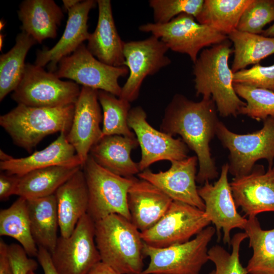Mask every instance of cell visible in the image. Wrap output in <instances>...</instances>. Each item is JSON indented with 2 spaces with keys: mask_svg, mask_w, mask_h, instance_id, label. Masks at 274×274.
<instances>
[{
  "mask_svg": "<svg viewBox=\"0 0 274 274\" xmlns=\"http://www.w3.org/2000/svg\"><path fill=\"white\" fill-rule=\"evenodd\" d=\"M217 112L211 98L195 102L177 94L166 107L160 125V131L172 136L179 134L189 149L195 153L199 165L196 181L199 184L218 176L209 146L220 121Z\"/></svg>",
  "mask_w": 274,
  "mask_h": 274,
  "instance_id": "cell-1",
  "label": "cell"
},
{
  "mask_svg": "<svg viewBox=\"0 0 274 274\" xmlns=\"http://www.w3.org/2000/svg\"><path fill=\"white\" fill-rule=\"evenodd\" d=\"M228 39L202 50L193 66L196 96L211 98L221 117H236L246 105L235 93L228 60L233 52Z\"/></svg>",
  "mask_w": 274,
  "mask_h": 274,
  "instance_id": "cell-2",
  "label": "cell"
},
{
  "mask_svg": "<svg viewBox=\"0 0 274 274\" xmlns=\"http://www.w3.org/2000/svg\"><path fill=\"white\" fill-rule=\"evenodd\" d=\"M94 225L101 261L120 274H141L144 269V242L131 222L112 214L94 222Z\"/></svg>",
  "mask_w": 274,
  "mask_h": 274,
  "instance_id": "cell-3",
  "label": "cell"
},
{
  "mask_svg": "<svg viewBox=\"0 0 274 274\" xmlns=\"http://www.w3.org/2000/svg\"><path fill=\"white\" fill-rule=\"evenodd\" d=\"M75 105L56 108L18 105L1 116L0 125L15 145L31 153L46 136L56 132L68 133Z\"/></svg>",
  "mask_w": 274,
  "mask_h": 274,
  "instance_id": "cell-4",
  "label": "cell"
},
{
  "mask_svg": "<svg viewBox=\"0 0 274 274\" xmlns=\"http://www.w3.org/2000/svg\"><path fill=\"white\" fill-rule=\"evenodd\" d=\"M89 193L87 214L96 222L112 214L130 221L128 190L135 179L116 175L99 165L89 154L82 166Z\"/></svg>",
  "mask_w": 274,
  "mask_h": 274,
  "instance_id": "cell-5",
  "label": "cell"
},
{
  "mask_svg": "<svg viewBox=\"0 0 274 274\" xmlns=\"http://www.w3.org/2000/svg\"><path fill=\"white\" fill-rule=\"evenodd\" d=\"M260 130L247 134H237L230 131L219 121L216 135L229 152V173L234 177L249 174L258 160L264 159L268 166L274 160V116L263 121Z\"/></svg>",
  "mask_w": 274,
  "mask_h": 274,
  "instance_id": "cell-6",
  "label": "cell"
},
{
  "mask_svg": "<svg viewBox=\"0 0 274 274\" xmlns=\"http://www.w3.org/2000/svg\"><path fill=\"white\" fill-rule=\"evenodd\" d=\"M216 232L208 226L194 238L165 248L144 243L143 253L150 262L141 274H199L209 260L208 247Z\"/></svg>",
  "mask_w": 274,
  "mask_h": 274,
  "instance_id": "cell-7",
  "label": "cell"
},
{
  "mask_svg": "<svg viewBox=\"0 0 274 274\" xmlns=\"http://www.w3.org/2000/svg\"><path fill=\"white\" fill-rule=\"evenodd\" d=\"M81 89L73 81H64L43 67L26 63L24 71L12 98L18 103L33 107L56 108L75 105Z\"/></svg>",
  "mask_w": 274,
  "mask_h": 274,
  "instance_id": "cell-8",
  "label": "cell"
},
{
  "mask_svg": "<svg viewBox=\"0 0 274 274\" xmlns=\"http://www.w3.org/2000/svg\"><path fill=\"white\" fill-rule=\"evenodd\" d=\"M191 15L183 13L168 23H147L140 25L139 29L150 32L165 43L169 49L188 55L194 63L202 49L228 39L227 35L200 24Z\"/></svg>",
  "mask_w": 274,
  "mask_h": 274,
  "instance_id": "cell-9",
  "label": "cell"
},
{
  "mask_svg": "<svg viewBox=\"0 0 274 274\" xmlns=\"http://www.w3.org/2000/svg\"><path fill=\"white\" fill-rule=\"evenodd\" d=\"M59 78H67L77 84L120 96L122 87L118 79L129 74L127 66H113L96 59L81 44L71 54L59 62L54 72Z\"/></svg>",
  "mask_w": 274,
  "mask_h": 274,
  "instance_id": "cell-10",
  "label": "cell"
},
{
  "mask_svg": "<svg viewBox=\"0 0 274 274\" xmlns=\"http://www.w3.org/2000/svg\"><path fill=\"white\" fill-rule=\"evenodd\" d=\"M50 255L59 274H87L101 261L95 241L94 221L87 213L79 220L70 236L58 237Z\"/></svg>",
  "mask_w": 274,
  "mask_h": 274,
  "instance_id": "cell-11",
  "label": "cell"
},
{
  "mask_svg": "<svg viewBox=\"0 0 274 274\" xmlns=\"http://www.w3.org/2000/svg\"><path fill=\"white\" fill-rule=\"evenodd\" d=\"M210 223L203 211L173 201L163 217L151 228L142 232L141 236L150 246L165 248L189 241Z\"/></svg>",
  "mask_w": 274,
  "mask_h": 274,
  "instance_id": "cell-12",
  "label": "cell"
},
{
  "mask_svg": "<svg viewBox=\"0 0 274 274\" xmlns=\"http://www.w3.org/2000/svg\"><path fill=\"white\" fill-rule=\"evenodd\" d=\"M168 49L153 35L143 40L125 42L124 66L128 68L129 76L119 97L130 102L135 100L144 79L170 64V58L166 55Z\"/></svg>",
  "mask_w": 274,
  "mask_h": 274,
  "instance_id": "cell-13",
  "label": "cell"
},
{
  "mask_svg": "<svg viewBox=\"0 0 274 274\" xmlns=\"http://www.w3.org/2000/svg\"><path fill=\"white\" fill-rule=\"evenodd\" d=\"M128 124L133 130L141 149L138 162L140 172L153 163L162 160L170 162L188 157L189 148L180 139L158 131L147 121V115L140 106L131 108Z\"/></svg>",
  "mask_w": 274,
  "mask_h": 274,
  "instance_id": "cell-14",
  "label": "cell"
},
{
  "mask_svg": "<svg viewBox=\"0 0 274 274\" xmlns=\"http://www.w3.org/2000/svg\"><path fill=\"white\" fill-rule=\"evenodd\" d=\"M229 165L223 164L219 179L214 183L209 181L198 188V193L204 202V214L215 226L220 239L223 231L224 244L230 245V232L234 228L244 229L247 219L237 212L228 180Z\"/></svg>",
  "mask_w": 274,
  "mask_h": 274,
  "instance_id": "cell-15",
  "label": "cell"
},
{
  "mask_svg": "<svg viewBox=\"0 0 274 274\" xmlns=\"http://www.w3.org/2000/svg\"><path fill=\"white\" fill-rule=\"evenodd\" d=\"M98 90L83 86L75 104L71 129L66 135L82 166L92 147L102 137L100 123L103 120L98 99Z\"/></svg>",
  "mask_w": 274,
  "mask_h": 274,
  "instance_id": "cell-16",
  "label": "cell"
},
{
  "mask_svg": "<svg viewBox=\"0 0 274 274\" xmlns=\"http://www.w3.org/2000/svg\"><path fill=\"white\" fill-rule=\"evenodd\" d=\"M196 156L171 162L165 171L153 173L149 168L141 172L138 177L146 180L163 191L173 201H180L203 211L205 206L198 193L196 185Z\"/></svg>",
  "mask_w": 274,
  "mask_h": 274,
  "instance_id": "cell-17",
  "label": "cell"
},
{
  "mask_svg": "<svg viewBox=\"0 0 274 274\" xmlns=\"http://www.w3.org/2000/svg\"><path fill=\"white\" fill-rule=\"evenodd\" d=\"M230 185L236 207L248 217L274 212V167L265 172L263 166L255 165L251 173L234 177Z\"/></svg>",
  "mask_w": 274,
  "mask_h": 274,
  "instance_id": "cell-18",
  "label": "cell"
},
{
  "mask_svg": "<svg viewBox=\"0 0 274 274\" xmlns=\"http://www.w3.org/2000/svg\"><path fill=\"white\" fill-rule=\"evenodd\" d=\"M96 6H97L96 1H81L69 10L61 37L51 49L44 48L38 50L34 64L41 67L48 64L49 72L54 73L61 59L71 54L84 41L88 39L90 34L88 30V15Z\"/></svg>",
  "mask_w": 274,
  "mask_h": 274,
  "instance_id": "cell-19",
  "label": "cell"
},
{
  "mask_svg": "<svg viewBox=\"0 0 274 274\" xmlns=\"http://www.w3.org/2000/svg\"><path fill=\"white\" fill-rule=\"evenodd\" d=\"M173 200L150 182L136 179L127 194L130 221L141 231L153 226Z\"/></svg>",
  "mask_w": 274,
  "mask_h": 274,
  "instance_id": "cell-20",
  "label": "cell"
},
{
  "mask_svg": "<svg viewBox=\"0 0 274 274\" xmlns=\"http://www.w3.org/2000/svg\"><path fill=\"white\" fill-rule=\"evenodd\" d=\"M66 134L59 136L45 148L22 158L0 161V169L6 174L21 177L31 171L56 165L82 166V163Z\"/></svg>",
  "mask_w": 274,
  "mask_h": 274,
  "instance_id": "cell-21",
  "label": "cell"
},
{
  "mask_svg": "<svg viewBox=\"0 0 274 274\" xmlns=\"http://www.w3.org/2000/svg\"><path fill=\"white\" fill-rule=\"evenodd\" d=\"M96 27L88 38L87 48L98 60L113 66H124V42L119 36L110 0H97Z\"/></svg>",
  "mask_w": 274,
  "mask_h": 274,
  "instance_id": "cell-22",
  "label": "cell"
},
{
  "mask_svg": "<svg viewBox=\"0 0 274 274\" xmlns=\"http://www.w3.org/2000/svg\"><path fill=\"white\" fill-rule=\"evenodd\" d=\"M55 195L60 235L67 237L88 209V189L82 167L62 184Z\"/></svg>",
  "mask_w": 274,
  "mask_h": 274,
  "instance_id": "cell-23",
  "label": "cell"
},
{
  "mask_svg": "<svg viewBox=\"0 0 274 274\" xmlns=\"http://www.w3.org/2000/svg\"><path fill=\"white\" fill-rule=\"evenodd\" d=\"M138 146L136 136H104L92 147L89 154L99 165L110 172L123 177H133L140 170L139 163L131 159L130 153Z\"/></svg>",
  "mask_w": 274,
  "mask_h": 274,
  "instance_id": "cell-24",
  "label": "cell"
},
{
  "mask_svg": "<svg viewBox=\"0 0 274 274\" xmlns=\"http://www.w3.org/2000/svg\"><path fill=\"white\" fill-rule=\"evenodd\" d=\"M20 28L38 43L57 36L58 26L64 15L61 8L53 0H25L18 11Z\"/></svg>",
  "mask_w": 274,
  "mask_h": 274,
  "instance_id": "cell-25",
  "label": "cell"
},
{
  "mask_svg": "<svg viewBox=\"0 0 274 274\" xmlns=\"http://www.w3.org/2000/svg\"><path fill=\"white\" fill-rule=\"evenodd\" d=\"M33 238L38 246L51 254L56 246L59 228L57 201L55 194L26 199Z\"/></svg>",
  "mask_w": 274,
  "mask_h": 274,
  "instance_id": "cell-26",
  "label": "cell"
},
{
  "mask_svg": "<svg viewBox=\"0 0 274 274\" xmlns=\"http://www.w3.org/2000/svg\"><path fill=\"white\" fill-rule=\"evenodd\" d=\"M82 167L80 165H56L29 172L20 177L15 195L29 199L54 194Z\"/></svg>",
  "mask_w": 274,
  "mask_h": 274,
  "instance_id": "cell-27",
  "label": "cell"
},
{
  "mask_svg": "<svg viewBox=\"0 0 274 274\" xmlns=\"http://www.w3.org/2000/svg\"><path fill=\"white\" fill-rule=\"evenodd\" d=\"M244 230L253 251L246 267L248 273L274 274V228L262 229L256 216H251Z\"/></svg>",
  "mask_w": 274,
  "mask_h": 274,
  "instance_id": "cell-28",
  "label": "cell"
},
{
  "mask_svg": "<svg viewBox=\"0 0 274 274\" xmlns=\"http://www.w3.org/2000/svg\"><path fill=\"white\" fill-rule=\"evenodd\" d=\"M233 44V73L256 64L274 54V37L234 30L228 36Z\"/></svg>",
  "mask_w": 274,
  "mask_h": 274,
  "instance_id": "cell-29",
  "label": "cell"
},
{
  "mask_svg": "<svg viewBox=\"0 0 274 274\" xmlns=\"http://www.w3.org/2000/svg\"><path fill=\"white\" fill-rule=\"evenodd\" d=\"M252 0H205L196 21L228 36L236 29L242 14Z\"/></svg>",
  "mask_w": 274,
  "mask_h": 274,
  "instance_id": "cell-30",
  "label": "cell"
},
{
  "mask_svg": "<svg viewBox=\"0 0 274 274\" xmlns=\"http://www.w3.org/2000/svg\"><path fill=\"white\" fill-rule=\"evenodd\" d=\"M0 235L11 237L29 257H37L38 248L31 234L26 199L19 197L0 211Z\"/></svg>",
  "mask_w": 274,
  "mask_h": 274,
  "instance_id": "cell-31",
  "label": "cell"
},
{
  "mask_svg": "<svg viewBox=\"0 0 274 274\" xmlns=\"http://www.w3.org/2000/svg\"><path fill=\"white\" fill-rule=\"evenodd\" d=\"M37 43L24 31L17 35L15 44L8 52L0 56V100L14 91L22 77L26 63L25 58L31 47Z\"/></svg>",
  "mask_w": 274,
  "mask_h": 274,
  "instance_id": "cell-32",
  "label": "cell"
},
{
  "mask_svg": "<svg viewBox=\"0 0 274 274\" xmlns=\"http://www.w3.org/2000/svg\"><path fill=\"white\" fill-rule=\"evenodd\" d=\"M98 99L103 111L102 136L135 137L128 124L130 102L100 90L98 91Z\"/></svg>",
  "mask_w": 274,
  "mask_h": 274,
  "instance_id": "cell-33",
  "label": "cell"
},
{
  "mask_svg": "<svg viewBox=\"0 0 274 274\" xmlns=\"http://www.w3.org/2000/svg\"><path fill=\"white\" fill-rule=\"evenodd\" d=\"M233 87L236 94L246 101L239 114L258 121L274 116V91L236 83H233Z\"/></svg>",
  "mask_w": 274,
  "mask_h": 274,
  "instance_id": "cell-34",
  "label": "cell"
},
{
  "mask_svg": "<svg viewBox=\"0 0 274 274\" xmlns=\"http://www.w3.org/2000/svg\"><path fill=\"white\" fill-rule=\"evenodd\" d=\"M248 238L245 232H238L231 239V252H227L219 245H215L208 250L209 260L213 262L215 269L209 274H248L239 259L240 247L242 242Z\"/></svg>",
  "mask_w": 274,
  "mask_h": 274,
  "instance_id": "cell-35",
  "label": "cell"
},
{
  "mask_svg": "<svg viewBox=\"0 0 274 274\" xmlns=\"http://www.w3.org/2000/svg\"><path fill=\"white\" fill-rule=\"evenodd\" d=\"M272 21H274V0H252L242 14L236 29L259 35Z\"/></svg>",
  "mask_w": 274,
  "mask_h": 274,
  "instance_id": "cell-36",
  "label": "cell"
},
{
  "mask_svg": "<svg viewBox=\"0 0 274 274\" xmlns=\"http://www.w3.org/2000/svg\"><path fill=\"white\" fill-rule=\"evenodd\" d=\"M203 0H150L155 23H168L178 15L186 13L195 18L199 14Z\"/></svg>",
  "mask_w": 274,
  "mask_h": 274,
  "instance_id": "cell-37",
  "label": "cell"
},
{
  "mask_svg": "<svg viewBox=\"0 0 274 274\" xmlns=\"http://www.w3.org/2000/svg\"><path fill=\"white\" fill-rule=\"evenodd\" d=\"M233 83L241 84L274 91V63L262 66L259 63L249 69L233 73Z\"/></svg>",
  "mask_w": 274,
  "mask_h": 274,
  "instance_id": "cell-38",
  "label": "cell"
},
{
  "mask_svg": "<svg viewBox=\"0 0 274 274\" xmlns=\"http://www.w3.org/2000/svg\"><path fill=\"white\" fill-rule=\"evenodd\" d=\"M8 256L13 274H33L38 263L18 244L8 245Z\"/></svg>",
  "mask_w": 274,
  "mask_h": 274,
  "instance_id": "cell-39",
  "label": "cell"
},
{
  "mask_svg": "<svg viewBox=\"0 0 274 274\" xmlns=\"http://www.w3.org/2000/svg\"><path fill=\"white\" fill-rule=\"evenodd\" d=\"M20 177L5 173L0 174V199L3 200L12 195H15Z\"/></svg>",
  "mask_w": 274,
  "mask_h": 274,
  "instance_id": "cell-40",
  "label": "cell"
},
{
  "mask_svg": "<svg viewBox=\"0 0 274 274\" xmlns=\"http://www.w3.org/2000/svg\"><path fill=\"white\" fill-rule=\"evenodd\" d=\"M37 259L44 274H59L54 266L50 253L42 247H38Z\"/></svg>",
  "mask_w": 274,
  "mask_h": 274,
  "instance_id": "cell-41",
  "label": "cell"
},
{
  "mask_svg": "<svg viewBox=\"0 0 274 274\" xmlns=\"http://www.w3.org/2000/svg\"><path fill=\"white\" fill-rule=\"evenodd\" d=\"M0 274H13L8 256V245L0 241Z\"/></svg>",
  "mask_w": 274,
  "mask_h": 274,
  "instance_id": "cell-42",
  "label": "cell"
},
{
  "mask_svg": "<svg viewBox=\"0 0 274 274\" xmlns=\"http://www.w3.org/2000/svg\"><path fill=\"white\" fill-rule=\"evenodd\" d=\"M87 274H120L101 261L95 264Z\"/></svg>",
  "mask_w": 274,
  "mask_h": 274,
  "instance_id": "cell-43",
  "label": "cell"
},
{
  "mask_svg": "<svg viewBox=\"0 0 274 274\" xmlns=\"http://www.w3.org/2000/svg\"><path fill=\"white\" fill-rule=\"evenodd\" d=\"M81 1L79 0H63V5L65 10L68 11L77 5Z\"/></svg>",
  "mask_w": 274,
  "mask_h": 274,
  "instance_id": "cell-44",
  "label": "cell"
},
{
  "mask_svg": "<svg viewBox=\"0 0 274 274\" xmlns=\"http://www.w3.org/2000/svg\"><path fill=\"white\" fill-rule=\"evenodd\" d=\"M262 35L267 37H274V23L265 30H264Z\"/></svg>",
  "mask_w": 274,
  "mask_h": 274,
  "instance_id": "cell-45",
  "label": "cell"
},
{
  "mask_svg": "<svg viewBox=\"0 0 274 274\" xmlns=\"http://www.w3.org/2000/svg\"><path fill=\"white\" fill-rule=\"evenodd\" d=\"M13 158L12 156H11L6 153H5L3 151L1 150L0 151V158H1V161H7Z\"/></svg>",
  "mask_w": 274,
  "mask_h": 274,
  "instance_id": "cell-46",
  "label": "cell"
},
{
  "mask_svg": "<svg viewBox=\"0 0 274 274\" xmlns=\"http://www.w3.org/2000/svg\"><path fill=\"white\" fill-rule=\"evenodd\" d=\"M5 35L3 33L0 35V50L2 51V49L3 47L4 39Z\"/></svg>",
  "mask_w": 274,
  "mask_h": 274,
  "instance_id": "cell-47",
  "label": "cell"
},
{
  "mask_svg": "<svg viewBox=\"0 0 274 274\" xmlns=\"http://www.w3.org/2000/svg\"><path fill=\"white\" fill-rule=\"evenodd\" d=\"M5 25V22L3 20H1L0 21V30H2Z\"/></svg>",
  "mask_w": 274,
  "mask_h": 274,
  "instance_id": "cell-48",
  "label": "cell"
}]
</instances>
